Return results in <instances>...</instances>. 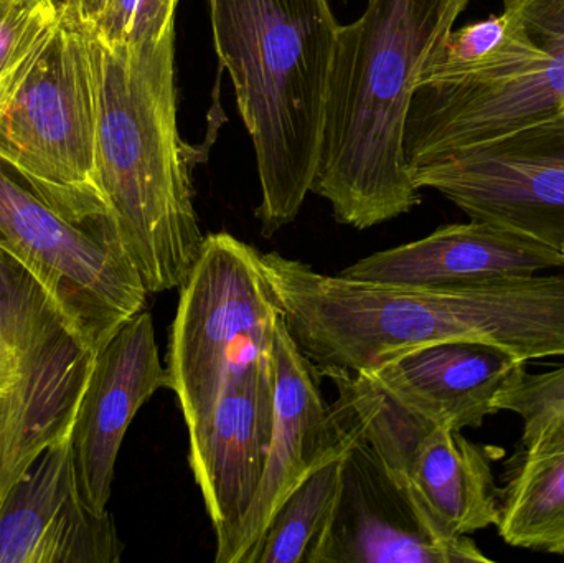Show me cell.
I'll return each instance as SVG.
<instances>
[{
  "label": "cell",
  "mask_w": 564,
  "mask_h": 563,
  "mask_svg": "<svg viewBox=\"0 0 564 563\" xmlns=\"http://www.w3.org/2000/svg\"><path fill=\"white\" fill-rule=\"evenodd\" d=\"M285 326L318 372H364L440 343H480L519 359L549 356L558 303L546 278H503L463 286H411L324 274L280 253H261Z\"/></svg>",
  "instance_id": "1"
},
{
  "label": "cell",
  "mask_w": 564,
  "mask_h": 563,
  "mask_svg": "<svg viewBox=\"0 0 564 563\" xmlns=\"http://www.w3.org/2000/svg\"><path fill=\"white\" fill-rule=\"evenodd\" d=\"M473 0H368L338 26L312 192L340 224L365 230L420 205L404 126L434 50Z\"/></svg>",
  "instance_id": "2"
},
{
  "label": "cell",
  "mask_w": 564,
  "mask_h": 563,
  "mask_svg": "<svg viewBox=\"0 0 564 563\" xmlns=\"http://www.w3.org/2000/svg\"><path fill=\"white\" fill-rule=\"evenodd\" d=\"M93 39L99 185L149 293L175 290L205 240L194 207L192 159L178 131L175 26L158 42L132 48L108 45L95 30Z\"/></svg>",
  "instance_id": "3"
},
{
  "label": "cell",
  "mask_w": 564,
  "mask_h": 563,
  "mask_svg": "<svg viewBox=\"0 0 564 563\" xmlns=\"http://www.w3.org/2000/svg\"><path fill=\"white\" fill-rule=\"evenodd\" d=\"M208 7L215 50L257 152L261 231L273 237L312 192L340 23L328 0H208Z\"/></svg>",
  "instance_id": "4"
},
{
  "label": "cell",
  "mask_w": 564,
  "mask_h": 563,
  "mask_svg": "<svg viewBox=\"0 0 564 563\" xmlns=\"http://www.w3.org/2000/svg\"><path fill=\"white\" fill-rule=\"evenodd\" d=\"M96 141L98 72L91 23L63 3L58 29L0 115V162L69 221L118 231L98 181Z\"/></svg>",
  "instance_id": "5"
},
{
  "label": "cell",
  "mask_w": 564,
  "mask_h": 563,
  "mask_svg": "<svg viewBox=\"0 0 564 563\" xmlns=\"http://www.w3.org/2000/svg\"><path fill=\"white\" fill-rule=\"evenodd\" d=\"M281 320L260 251L230 234L207 235L181 286L165 367L187 430L210 412L231 372L274 353Z\"/></svg>",
  "instance_id": "6"
},
{
  "label": "cell",
  "mask_w": 564,
  "mask_h": 563,
  "mask_svg": "<svg viewBox=\"0 0 564 563\" xmlns=\"http://www.w3.org/2000/svg\"><path fill=\"white\" fill-rule=\"evenodd\" d=\"M0 238L98 353L144 311L149 291L118 231L69 221L0 162Z\"/></svg>",
  "instance_id": "7"
},
{
  "label": "cell",
  "mask_w": 564,
  "mask_h": 563,
  "mask_svg": "<svg viewBox=\"0 0 564 563\" xmlns=\"http://www.w3.org/2000/svg\"><path fill=\"white\" fill-rule=\"evenodd\" d=\"M503 9L542 56L539 65L502 85H417L404 126L406 165L564 118V0H503Z\"/></svg>",
  "instance_id": "8"
},
{
  "label": "cell",
  "mask_w": 564,
  "mask_h": 563,
  "mask_svg": "<svg viewBox=\"0 0 564 563\" xmlns=\"http://www.w3.org/2000/svg\"><path fill=\"white\" fill-rule=\"evenodd\" d=\"M417 188H433L470 220L489 221L562 250L564 118L487 144L406 165Z\"/></svg>",
  "instance_id": "9"
},
{
  "label": "cell",
  "mask_w": 564,
  "mask_h": 563,
  "mask_svg": "<svg viewBox=\"0 0 564 563\" xmlns=\"http://www.w3.org/2000/svg\"><path fill=\"white\" fill-rule=\"evenodd\" d=\"M274 359L276 397L267 468L253 506L227 548L215 555L217 563H253L285 498L318 466L344 455L358 436L347 416L325 403L318 370L292 339L284 316L278 324Z\"/></svg>",
  "instance_id": "10"
},
{
  "label": "cell",
  "mask_w": 564,
  "mask_h": 563,
  "mask_svg": "<svg viewBox=\"0 0 564 563\" xmlns=\"http://www.w3.org/2000/svg\"><path fill=\"white\" fill-rule=\"evenodd\" d=\"M276 359L231 372L210 412L188 430V463L217 535V552L237 534L267 468L274 426Z\"/></svg>",
  "instance_id": "11"
},
{
  "label": "cell",
  "mask_w": 564,
  "mask_h": 563,
  "mask_svg": "<svg viewBox=\"0 0 564 563\" xmlns=\"http://www.w3.org/2000/svg\"><path fill=\"white\" fill-rule=\"evenodd\" d=\"M479 562L492 561L473 539L434 538L408 489L357 436L341 458L337 502L311 563Z\"/></svg>",
  "instance_id": "12"
},
{
  "label": "cell",
  "mask_w": 564,
  "mask_h": 563,
  "mask_svg": "<svg viewBox=\"0 0 564 563\" xmlns=\"http://www.w3.org/2000/svg\"><path fill=\"white\" fill-rule=\"evenodd\" d=\"M111 515L79 492L72 430L40 452L0 506V563H118Z\"/></svg>",
  "instance_id": "13"
},
{
  "label": "cell",
  "mask_w": 564,
  "mask_h": 563,
  "mask_svg": "<svg viewBox=\"0 0 564 563\" xmlns=\"http://www.w3.org/2000/svg\"><path fill=\"white\" fill-rule=\"evenodd\" d=\"M169 389L145 311L126 321L95 354L72 426L79 492L96 512L108 511L116 459L135 413L158 390Z\"/></svg>",
  "instance_id": "14"
},
{
  "label": "cell",
  "mask_w": 564,
  "mask_h": 563,
  "mask_svg": "<svg viewBox=\"0 0 564 563\" xmlns=\"http://www.w3.org/2000/svg\"><path fill=\"white\" fill-rule=\"evenodd\" d=\"M361 373L424 422L463 432L500 412L527 362L489 344L456 340L398 354Z\"/></svg>",
  "instance_id": "15"
},
{
  "label": "cell",
  "mask_w": 564,
  "mask_h": 563,
  "mask_svg": "<svg viewBox=\"0 0 564 563\" xmlns=\"http://www.w3.org/2000/svg\"><path fill=\"white\" fill-rule=\"evenodd\" d=\"M563 268L562 251L489 221L446 225L427 237L364 258L341 277L411 286H463Z\"/></svg>",
  "instance_id": "16"
},
{
  "label": "cell",
  "mask_w": 564,
  "mask_h": 563,
  "mask_svg": "<svg viewBox=\"0 0 564 563\" xmlns=\"http://www.w3.org/2000/svg\"><path fill=\"white\" fill-rule=\"evenodd\" d=\"M494 459L492 448L456 430L433 426L424 435L404 488L434 538L453 544L499 524L502 488L494 476Z\"/></svg>",
  "instance_id": "17"
},
{
  "label": "cell",
  "mask_w": 564,
  "mask_h": 563,
  "mask_svg": "<svg viewBox=\"0 0 564 563\" xmlns=\"http://www.w3.org/2000/svg\"><path fill=\"white\" fill-rule=\"evenodd\" d=\"M93 357L72 337L29 364L19 382L0 393V506L40 452L72 430Z\"/></svg>",
  "instance_id": "18"
},
{
  "label": "cell",
  "mask_w": 564,
  "mask_h": 563,
  "mask_svg": "<svg viewBox=\"0 0 564 563\" xmlns=\"http://www.w3.org/2000/svg\"><path fill=\"white\" fill-rule=\"evenodd\" d=\"M496 528L512 548L564 554V412L520 439Z\"/></svg>",
  "instance_id": "19"
},
{
  "label": "cell",
  "mask_w": 564,
  "mask_h": 563,
  "mask_svg": "<svg viewBox=\"0 0 564 563\" xmlns=\"http://www.w3.org/2000/svg\"><path fill=\"white\" fill-rule=\"evenodd\" d=\"M69 337L79 339L72 321L0 238V393L19 382L29 364Z\"/></svg>",
  "instance_id": "20"
},
{
  "label": "cell",
  "mask_w": 564,
  "mask_h": 563,
  "mask_svg": "<svg viewBox=\"0 0 564 563\" xmlns=\"http://www.w3.org/2000/svg\"><path fill=\"white\" fill-rule=\"evenodd\" d=\"M344 455L318 466L285 498L253 563H311L337 502Z\"/></svg>",
  "instance_id": "21"
},
{
  "label": "cell",
  "mask_w": 564,
  "mask_h": 563,
  "mask_svg": "<svg viewBox=\"0 0 564 563\" xmlns=\"http://www.w3.org/2000/svg\"><path fill=\"white\" fill-rule=\"evenodd\" d=\"M62 15L58 0H0V115L25 85Z\"/></svg>",
  "instance_id": "22"
},
{
  "label": "cell",
  "mask_w": 564,
  "mask_h": 563,
  "mask_svg": "<svg viewBox=\"0 0 564 563\" xmlns=\"http://www.w3.org/2000/svg\"><path fill=\"white\" fill-rule=\"evenodd\" d=\"M178 0H108L91 23L96 35L111 46H141L158 42L174 29Z\"/></svg>",
  "instance_id": "23"
},
{
  "label": "cell",
  "mask_w": 564,
  "mask_h": 563,
  "mask_svg": "<svg viewBox=\"0 0 564 563\" xmlns=\"http://www.w3.org/2000/svg\"><path fill=\"white\" fill-rule=\"evenodd\" d=\"M500 412H513L522 419V439L564 412V366L545 373L527 372L522 382L502 397Z\"/></svg>",
  "instance_id": "24"
},
{
  "label": "cell",
  "mask_w": 564,
  "mask_h": 563,
  "mask_svg": "<svg viewBox=\"0 0 564 563\" xmlns=\"http://www.w3.org/2000/svg\"><path fill=\"white\" fill-rule=\"evenodd\" d=\"M72 9L78 13L79 19L88 23H95L105 10L108 0H65Z\"/></svg>",
  "instance_id": "25"
},
{
  "label": "cell",
  "mask_w": 564,
  "mask_h": 563,
  "mask_svg": "<svg viewBox=\"0 0 564 563\" xmlns=\"http://www.w3.org/2000/svg\"><path fill=\"white\" fill-rule=\"evenodd\" d=\"M560 251H562V257H563V270H564V245H563V247H562V250H560Z\"/></svg>",
  "instance_id": "26"
},
{
  "label": "cell",
  "mask_w": 564,
  "mask_h": 563,
  "mask_svg": "<svg viewBox=\"0 0 564 563\" xmlns=\"http://www.w3.org/2000/svg\"><path fill=\"white\" fill-rule=\"evenodd\" d=\"M58 2L65 3V0H58Z\"/></svg>",
  "instance_id": "27"
}]
</instances>
